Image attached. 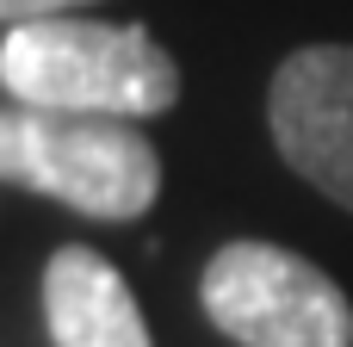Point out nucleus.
<instances>
[{"instance_id": "3", "label": "nucleus", "mask_w": 353, "mask_h": 347, "mask_svg": "<svg viewBox=\"0 0 353 347\" xmlns=\"http://www.w3.org/2000/svg\"><path fill=\"white\" fill-rule=\"evenodd\" d=\"M199 298L236 347H353L347 292L279 242H223L205 261Z\"/></svg>"}, {"instance_id": "4", "label": "nucleus", "mask_w": 353, "mask_h": 347, "mask_svg": "<svg viewBox=\"0 0 353 347\" xmlns=\"http://www.w3.org/2000/svg\"><path fill=\"white\" fill-rule=\"evenodd\" d=\"M267 124L285 168L353 211V43H304L267 87Z\"/></svg>"}, {"instance_id": "5", "label": "nucleus", "mask_w": 353, "mask_h": 347, "mask_svg": "<svg viewBox=\"0 0 353 347\" xmlns=\"http://www.w3.org/2000/svg\"><path fill=\"white\" fill-rule=\"evenodd\" d=\"M43 323H50L56 347H155L124 273L87 242H68V248L50 255V267H43Z\"/></svg>"}, {"instance_id": "1", "label": "nucleus", "mask_w": 353, "mask_h": 347, "mask_svg": "<svg viewBox=\"0 0 353 347\" xmlns=\"http://www.w3.org/2000/svg\"><path fill=\"white\" fill-rule=\"evenodd\" d=\"M0 87L12 106L37 112H87V118H161L180 99L174 56L149 37V25H99V19H31L6 25Z\"/></svg>"}, {"instance_id": "2", "label": "nucleus", "mask_w": 353, "mask_h": 347, "mask_svg": "<svg viewBox=\"0 0 353 347\" xmlns=\"http://www.w3.org/2000/svg\"><path fill=\"white\" fill-rule=\"evenodd\" d=\"M0 186L99 224H130L161 199V155L130 118L0 106Z\"/></svg>"}, {"instance_id": "6", "label": "nucleus", "mask_w": 353, "mask_h": 347, "mask_svg": "<svg viewBox=\"0 0 353 347\" xmlns=\"http://www.w3.org/2000/svg\"><path fill=\"white\" fill-rule=\"evenodd\" d=\"M93 0H0V25H31V19H62V12H81Z\"/></svg>"}]
</instances>
